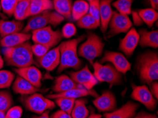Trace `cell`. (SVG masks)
Returning <instances> with one entry per match:
<instances>
[{
  "label": "cell",
  "instance_id": "obj_2",
  "mask_svg": "<svg viewBox=\"0 0 158 118\" xmlns=\"http://www.w3.org/2000/svg\"><path fill=\"white\" fill-rule=\"evenodd\" d=\"M4 59L9 66L23 68L34 63L31 45L28 42L12 47L4 48Z\"/></svg>",
  "mask_w": 158,
  "mask_h": 118
},
{
  "label": "cell",
  "instance_id": "obj_39",
  "mask_svg": "<svg viewBox=\"0 0 158 118\" xmlns=\"http://www.w3.org/2000/svg\"><path fill=\"white\" fill-rule=\"evenodd\" d=\"M61 35L62 37L64 38H71L75 36L77 33L76 26L72 23H68L64 24V26L62 28Z\"/></svg>",
  "mask_w": 158,
  "mask_h": 118
},
{
  "label": "cell",
  "instance_id": "obj_16",
  "mask_svg": "<svg viewBox=\"0 0 158 118\" xmlns=\"http://www.w3.org/2000/svg\"><path fill=\"white\" fill-rule=\"evenodd\" d=\"M60 50L59 47L50 49L46 54L40 58L37 59L38 63L45 70L54 71L60 64Z\"/></svg>",
  "mask_w": 158,
  "mask_h": 118
},
{
  "label": "cell",
  "instance_id": "obj_24",
  "mask_svg": "<svg viewBox=\"0 0 158 118\" xmlns=\"http://www.w3.org/2000/svg\"><path fill=\"white\" fill-rule=\"evenodd\" d=\"M139 33V45L143 47L157 48L158 47V31L157 30L148 31L145 29L140 30Z\"/></svg>",
  "mask_w": 158,
  "mask_h": 118
},
{
  "label": "cell",
  "instance_id": "obj_21",
  "mask_svg": "<svg viewBox=\"0 0 158 118\" xmlns=\"http://www.w3.org/2000/svg\"><path fill=\"white\" fill-rule=\"evenodd\" d=\"M12 90L16 94L28 96L38 92L40 89L35 87L22 77L18 76L16 79H14L12 83Z\"/></svg>",
  "mask_w": 158,
  "mask_h": 118
},
{
  "label": "cell",
  "instance_id": "obj_51",
  "mask_svg": "<svg viewBox=\"0 0 158 118\" xmlns=\"http://www.w3.org/2000/svg\"><path fill=\"white\" fill-rule=\"evenodd\" d=\"M2 10V8H1V2H0V11Z\"/></svg>",
  "mask_w": 158,
  "mask_h": 118
},
{
  "label": "cell",
  "instance_id": "obj_6",
  "mask_svg": "<svg viewBox=\"0 0 158 118\" xmlns=\"http://www.w3.org/2000/svg\"><path fill=\"white\" fill-rule=\"evenodd\" d=\"M94 76L98 82H104L111 86L119 85L123 81L122 74L116 70L111 64H103L96 62L92 64Z\"/></svg>",
  "mask_w": 158,
  "mask_h": 118
},
{
  "label": "cell",
  "instance_id": "obj_13",
  "mask_svg": "<svg viewBox=\"0 0 158 118\" xmlns=\"http://www.w3.org/2000/svg\"><path fill=\"white\" fill-rule=\"evenodd\" d=\"M139 33L135 28H131L119 42V49L126 56L131 57L139 44Z\"/></svg>",
  "mask_w": 158,
  "mask_h": 118
},
{
  "label": "cell",
  "instance_id": "obj_44",
  "mask_svg": "<svg viewBox=\"0 0 158 118\" xmlns=\"http://www.w3.org/2000/svg\"><path fill=\"white\" fill-rule=\"evenodd\" d=\"M32 118H51L49 115V110H47L44 112H43L42 114H40L38 116H33Z\"/></svg>",
  "mask_w": 158,
  "mask_h": 118
},
{
  "label": "cell",
  "instance_id": "obj_48",
  "mask_svg": "<svg viewBox=\"0 0 158 118\" xmlns=\"http://www.w3.org/2000/svg\"><path fill=\"white\" fill-rule=\"evenodd\" d=\"M0 118H6V112L0 110Z\"/></svg>",
  "mask_w": 158,
  "mask_h": 118
},
{
  "label": "cell",
  "instance_id": "obj_40",
  "mask_svg": "<svg viewBox=\"0 0 158 118\" xmlns=\"http://www.w3.org/2000/svg\"><path fill=\"white\" fill-rule=\"evenodd\" d=\"M22 114V108L20 106H13L6 112V118H21Z\"/></svg>",
  "mask_w": 158,
  "mask_h": 118
},
{
  "label": "cell",
  "instance_id": "obj_5",
  "mask_svg": "<svg viewBox=\"0 0 158 118\" xmlns=\"http://www.w3.org/2000/svg\"><path fill=\"white\" fill-rule=\"evenodd\" d=\"M104 47V43L99 36L89 33L85 41L78 47L77 53L80 57L93 64L94 60L102 55Z\"/></svg>",
  "mask_w": 158,
  "mask_h": 118
},
{
  "label": "cell",
  "instance_id": "obj_17",
  "mask_svg": "<svg viewBox=\"0 0 158 118\" xmlns=\"http://www.w3.org/2000/svg\"><path fill=\"white\" fill-rule=\"evenodd\" d=\"M87 96L97 97L98 94L93 89L92 90H87V89L84 88H77L64 91V92L48 95V98L50 99H56L57 98H73V99H78V98H82L87 97Z\"/></svg>",
  "mask_w": 158,
  "mask_h": 118
},
{
  "label": "cell",
  "instance_id": "obj_50",
  "mask_svg": "<svg viewBox=\"0 0 158 118\" xmlns=\"http://www.w3.org/2000/svg\"><path fill=\"white\" fill-rule=\"evenodd\" d=\"M85 1H87V2H92V1H94V0H85Z\"/></svg>",
  "mask_w": 158,
  "mask_h": 118
},
{
  "label": "cell",
  "instance_id": "obj_1",
  "mask_svg": "<svg viewBox=\"0 0 158 118\" xmlns=\"http://www.w3.org/2000/svg\"><path fill=\"white\" fill-rule=\"evenodd\" d=\"M85 39V35L63 42L59 45L60 64L57 67V72L67 69H75L78 70L82 65V62L79 58L77 53L78 45Z\"/></svg>",
  "mask_w": 158,
  "mask_h": 118
},
{
  "label": "cell",
  "instance_id": "obj_35",
  "mask_svg": "<svg viewBox=\"0 0 158 118\" xmlns=\"http://www.w3.org/2000/svg\"><path fill=\"white\" fill-rule=\"evenodd\" d=\"M13 98L10 93L6 91H0V110L6 112L12 106Z\"/></svg>",
  "mask_w": 158,
  "mask_h": 118
},
{
  "label": "cell",
  "instance_id": "obj_19",
  "mask_svg": "<svg viewBox=\"0 0 158 118\" xmlns=\"http://www.w3.org/2000/svg\"><path fill=\"white\" fill-rule=\"evenodd\" d=\"M113 0H100L99 1V15H100V28L103 33L108 29L109 23L113 15L111 4Z\"/></svg>",
  "mask_w": 158,
  "mask_h": 118
},
{
  "label": "cell",
  "instance_id": "obj_12",
  "mask_svg": "<svg viewBox=\"0 0 158 118\" xmlns=\"http://www.w3.org/2000/svg\"><path fill=\"white\" fill-rule=\"evenodd\" d=\"M69 74L70 78L75 83L87 90H92L93 88L98 83V81L89 69L87 65L77 71L70 72Z\"/></svg>",
  "mask_w": 158,
  "mask_h": 118
},
{
  "label": "cell",
  "instance_id": "obj_38",
  "mask_svg": "<svg viewBox=\"0 0 158 118\" xmlns=\"http://www.w3.org/2000/svg\"><path fill=\"white\" fill-rule=\"evenodd\" d=\"M51 48L45 46V45L39 44V43H34L31 45V51L33 56L36 57V59L40 58L48 52Z\"/></svg>",
  "mask_w": 158,
  "mask_h": 118
},
{
  "label": "cell",
  "instance_id": "obj_10",
  "mask_svg": "<svg viewBox=\"0 0 158 118\" xmlns=\"http://www.w3.org/2000/svg\"><path fill=\"white\" fill-rule=\"evenodd\" d=\"M104 62H109L122 74H126L131 68V64L127 59L125 55L118 52H105L100 63L103 64Z\"/></svg>",
  "mask_w": 158,
  "mask_h": 118
},
{
  "label": "cell",
  "instance_id": "obj_15",
  "mask_svg": "<svg viewBox=\"0 0 158 118\" xmlns=\"http://www.w3.org/2000/svg\"><path fill=\"white\" fill-rule=\"evenodd\" d=\"M15 71L18 76L22 77L35 87L40 88L41 86L42 73L37 67L31 65L23 68L15 69Z\"/></svg>",
  "mask_w": 158,
  "mask_h": 118
},
{
  "label": "cell",
  "instance_id": "obj_4",
  "mask_svg": "<svg viewBox=\"0 0 158 118\" xmlns=\"http://www.w3.org/2000/svg\"><path fill=\"white\" fill-rule=\"evenodd\" d=\"M64 18L56 11H45L43 13L33 16L28 21L22 32L30 33L33 31L46 27L48 26H56L64 21Z\"/></svg>",
  "mask_w": 158,
  "mask_h": 118
},
{
  "label": "cell",
  "instance_id": "obj_37",
  "mask_svg": "<svg viewBox=\"0 0 158 118\" xmlns=\"http://www.w3.org/2000/svg\"><path fill=\"white\" fill-rule=\"evenodd\" d=\"M99 1L100 0H94V1L89 2L88 14H90L96 21L100 23Z\"/></svg>",
  "mask_w": 158,
  "mask_h": 118
},
{
  "label": "cell",
  "instance_id": "obj_36",
  "mask_svg": "<svg viewBox=\"0 0 158 118\" xmlns=\"http://www.w3.org/2000/svg\"><path fill=\"white\" fill-rule=\"evenodd\" d=\"M21 0H0L2 10L6 15L13 16L14 9Z\"/></svg>",
  "mask_w": 158,
  "mask_h": 118
},
{
  "label": "cell",
  "instance_id": "obj_25",
  "mask_svg": "<svg viewBox=\"0 0 158 118\" xmlns=\"http://www.w3.org/2000/svg\"><path fill=\"white\" fill-rule=\"evenodd\" d=\"M53 9L52 0H31L29 16L40 14Z\"/></svg>",
  "mask_w": 158,
  "mask_h": 118
},
{
  "label": "cell",
  "instance_id": "obj_9",
  "mask_svg": "<svg viewBox=\"0 0 158 118\" xmlns=\"http://www.w3.org/2000/svg\"><path fill=\"white\" fill-rule=\"evenodd\" d=\"M133 23L128 16L123 15L117 11H114L109 23V31L107 38H111L121 33H126L132 28Z\"/></svg>",
  "mask_w": 158,
  "mask_h": 118
},
{
  "label": "cell",
  "instance_id": "obj_33",
  "mask_svg": "<svg viewBox=\"0 0 158 118\" xmlns=\"http://www.w3.org/2000/svg\"><path fill=\"white\" fill-rule=\"evenodd\" d=\"M15 79L13 72L5 69L0 70V90L9 88L12 85Z\"/></svg>",
  "mask_w": 158,
  "mask_h": 118
},
{
  "label": "cell",
  "instance_id": "obj_28",
  "mask_svg": "<svg viewBox=\"0 0 158 118\" xmlns=\"http://www.w3.org/2000/svg\"><path fill=\"white\" fill-rule=\"evenodd\" d=\"M31 0H21L19 1L15 9H14L13 16L16 20L22 21L26 18L29 17Z\"/></svg>",
  "mask_w": 158,
  "mask_h": 118
},
{
  "label": "cell",
  "instance_id": "obj_11",
  "mask_svg": "<svg viewBox=\"0 0 158 118\" xmlns=\"http://www.w3.org/2000/svg\"><path fill=\"white\" fill-rule=\"evenodd\" d=\"M131 97L143 104L148 110H153L156 108V99L152 96L150 89L145 85L133 86V91Z\"/></svg>",
  "mask_w": 158,
  "mask_h": 118
},
{
  "label": "cell",
  "instance_id": "obj_26",
  "mask_svg": "<svg viewBox=\"0 0 158 118\" xmlns=\"http://www.w3.org/2000/svg\"><path fill=\"white\" fill-rule=\"evenodd\" d=\"M89 2L85 0H76L73 4L71 11V17L73 20L77 21L88 14Z\"/></svg>",
  "mask_w": 158,
  "mask_h": 118
},
{
  "label": "cell",
  "instance_id": "obj_20",
  "mask_svg": "<svg viewBox=\"0 0 158 118\" xmlns=\"http://www.w3.org/2000/svg\"><path fill=\"white\" fill-rule=\"evenodd\" d=\"M31 38V35L30 33L23 32L15 33L2 37L0 40V46L4 48L15 47L28 42Z\"/></svg>",
  "mask_w": 158,
  "mask_h": 118
},
{
  "label": "cell",
  "instance_id": "obj_23",
  "mask_svg": "<svg viewBox=\"0 0 158 118\" xmlns=\"http://www.w3.org/2000/svg\"><path fill=\"white\" fill-rule=\"evenodd\" d=\"M24 25L22 21L17 20H0V35L4 37L15 33L22 32Z\"/></svg>",
  "mask_w": 158,
  "mask_h": 118
},
{
  "label": "cell",
  "instance_id": "obj_7",
  "mask_svg": "<svg viewBox=\"0 0 158 118\" xmlns=\"http://www.w3.org/2000/svg\"><path fill=\"white\" fill-rule=\"evenodd\" d=\"M23 103L28 110L38 115L47 110L54 109L56 107V103L52 100L38 93L25 96Z\"/></svg>",
  "mask_w": 158,
  "mask_h": 118
},
{
  "label": "cell",
  "instance_id": "obj_43",
  "mask_svg": "<svg viewBox=\"0 0 158 118\" xmlns=\"http://www.w3.org/2000/svg\"><path fill=\"white\" fill-rule=\"evenodd\" d=\"M151 91L152 96H154L155 99H157L158 98V83L157 82H153V83L152 84V86H151Z\"/></svg>",
  "mask_w": 158,
  "mask_h": 118
},
{
  "label": "cell",
  "instance_id": "obj_42",
  "mask_svg": "<svg viewBox=\"0 0 158 118\" xmlns=\"http://www.w3.org/2000/svg\"><path fill=\"white\" fill-rule=\"evenodd\" d=\"M51 118H73L70 114H68L63 110H59L55 112L53 114L51 115Z\"/></svg>",
  "mask_w": 158,
  "mask_h": 118
},
{
  "label": "cell",
  "instance_id": "obj_29",
  "mask_svg": "<svg viewBox=\"0 0 158 118\" xmlns=\"http://www.w3.org/2000/svg\"><path fill=\"white\" fill-rule=\"evenodd\" d=\"M87 100L84 98H78L75 100V105L71 112L73 118H87L89 115V111L86 105Z\"/></svg>",
  "mask_w": 158,
  "mask_h": 118
},
{
  "label": "cell",
  "instance_id": "obj_49",
  "mask_svg": "<svg viewBox=\"0 0 158 118\" xmlns=\"http://www.w3.org/2000/svg\"><path fill=\"white\" fill-rule=\"evenodd\" d=\"M135 118H154L152 117H150V115H146V116H140V117H135Z\"/></svg>",
  "mask_w": 158,
  "mask_h": 118
},
{
  "label": "cell",
  "instance_id": "obj_32",
  "mask_svg": "<svg viewBox=\"0 0 158 118\" xmlns=\"http://www.w3.org/2000/svg\"><path fill=\"white\" fill-rule=\"evenodd\" d=\"M77 24L80 28L85 29H95L100 26V23L89 14L77 21Z\"/></svg>",
  "mask_w": 158,
  "mask_h": 118
},
{
  "label": "cell",
  "instance_id": "obj_14",
  "mask_svg": "<svg viewBox=\"0 0 158 118\" xmlns=\"http://www.w3.org/2000/svg\"><path fill=\"white\" fill-rule=\"evenodd\" d=\"M93 104L100 112H110L116 110L117 102L116 96L111 91H106L93 100Z\"/></svg>",
  "mask_w": 158,
  "mask_h": 118
},
{
  "label": "cell",
  "instance_id": "obj_31",
  "mask_svg": "<svg viewBox=\"0 0 158 118\" xmlns=\"http://www.w3.org/2000/svg\"><path fill=\"white\" fill-rule=\"evenodd\" d=\"M133 1V0H116V2H112L111 4L119 14L128 16L132 11L131 7Z\"/></svg>",
  "mask_w": 158,
  "mask_h": 118
},
{
  "label": "cell",
  "instance_id": "obj_22",
  "mask_svg": "<svg viewBox=\"0 0 158 118\" xmlns=\"http://www.w3.org/2000/svg\"><path fill=\"white\" fill-rule=\"evenodd\" d=\"M77 88L83 87L75 83L70 76H67L65 74H62L56 78L54 85L52 86V91L56 93H58Z\"/></svg>",
  "mask_w": 158,
  "mask_h": 118
},
{
  "label": "cell",
  "instance_id": "obj_46",
  "mask_svg": "<svg viewBox=\"0 0 158 118\" xmlns=\"http://www.w3.org/2000/svg\"><path fill=\"white\" fill-rule=\"evenodd\" d=\"M87 118H102V115L100 114H95V113H92V114L89 115V116Z\"/></svg>",
  "mask_w": 158,
  "mask_h": 118
},
{
  "label": "cell",
  "instance_id": "obj_30",
  "mask_svg": "<svg viewBox=\"0 0 158 118\" xmlns=\"http://www.w3.org/2000/svg\"><path fill=\"white\" fill-rule=\"evenodd\" d=\"M143 22L145 23L148 27H152L158 18L157 11L152 8H147L140 9L138 11Z\"/></svg>",
  "mask_w": 158,
  "mask_h": 118
},
{
  "label": "cell",
  "instance_id": "obj_41",
  "mask_svg": "<svg viewBox=\"0 0 158 118\" xmlns=\"http://www.w3.org/2000/svg\"><path fill=\"white\" fill-rule=\"evenodd\" d=\"M131 16H132V19H133V22L135 24V26H140L142 25L143 23L142 19L140 17L139 14H138L137 11H131Z\"/></svg>",
  "mask_w": 158,
  "mask_h": 118
},
{
  "label": "cell",
  "instance_id": "obj_34",
  "mask_svg": "<svg viewBox=\"0 0 158 118\" xmlns=\"http://www.w3.org/2000/svg\"><path fill=\"white\" fill-rule=\"evenodd\" d=\"M54 100L55 103L60 108L61 110L68 114H71L76 99L68 98H57Z\"/></svg>",
  "mask_w": 158,
  "mask_h": 118
},
{
  "label": "cell",
  "instance_id": "obj_47",
  "mask_svg": "<svg viewBox=\"0 0 158 118\" xmlns=\"http://www.w3.org/2000/svg\"><path fill=\"white\" fill-rule=\"evenodd\" d=\"M4 63V59L2 58V57L1 56V55H0V70H1V69L3 68Z\"/></svg>",
  "mask_w": 158,
  "mask_h": 118
},
{
  "label": "cell",
  "instance_id": "obj_3",
  "mask_svg": "<svg viewBox=\"0 0 158 118\" xmlns=\"http://www.w3.org/2000/svg\"><path fill=\"white\" fill-rule=\"evenodd\" d=\"M138 70L141 81L151 83L158 79V55L157 52H147L141 55L138 62Z\"/></svg>",
  "mask_w": 158,
  "mask_h": 118
},
{
  "label": "cell",
  "instance_id": "obj_18",
  "mask_svg": "<svg viewBox=\"0 0 158 118\" xmlns=\"http://www.w3.org/2000/svg\"><path fill=\"white\" fill-rule=\"evenodd\" d=\"M138 105L128 101L123 106L110 112H106L104 118H132L135 116Z\"/></svg>",
  "mask_w": 158,
  "mask_h": 118
},
{
  "label": "cell",
  "instance_id": "obj_27",
  "mask_svg": "<svg viewBox=\"0 0 158 118\" xmlns=\"http://www.w3.org/2000/svg\"><path fill=\"white\" fill-rule=\"evenodd\" d=\"M55 11L63 16L64 18H71L73 2L72 0H53L52 1Z\"/></svg>",
  "mask_w": 158,
  "mask_h": 118
},
{
  "label": "cell",
  "instance_id": "obj_45",
  "mask_svg": "<svg viewBox=\"0 0 158 118\" xmlns=\"http://www.w3.org/2000/svg\"><path fill=\"white\" fill-rule=\"evenodd\" d=\"M149 2L151 5V8L157 11L158 9V0H149Z\"/></svg>",
  "mask_w": 158,
  "mask_h": 118
},
{
  "label": "cell",
  "instance_id": "obj_8",
  "mask_svg": "<svg viewBox=\"0 0 158 118\" xmlns=\"http://www.w3.org/2000/svg\"><path fill=\"white\" fill-rule=\"evenodd\" d=\"M31 38L34 43L45 45L51 49L60 42L62 39L61 32L54 31L51 26L32 31Z\"/></svg>",
  "mask_w": 158,
  "mask_h": 118
}]
</instances>
